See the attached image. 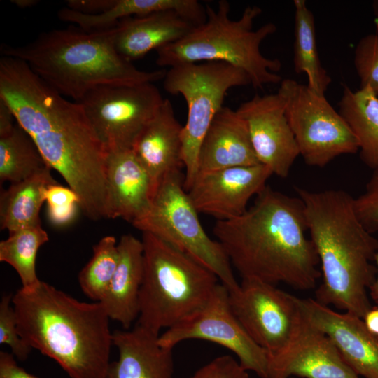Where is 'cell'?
<instances>
[{
	"instance_id": "1",
	"label": "cell",
	"mask_w": 378,
	"mask_h": 378,
	"mask_svg": "<svg viewBox=\"0 0 378 378\" xmlns=\"http://www.w3.org/2000/svg\"><path fill=\"white\" fill-rule=\"evenodd\" d=\"M0 99L76 192L83 214L94 220L111 218L108 153L81 104L58 93L24 61L6 56L0 58Z\"/></svg>"
},
{
	"instance_id": "2",
	"label": "cell",
	"mask_w": 378,
	"mask_h": 378,
	"mask_svg": "<svg viewBox=\"0 0 378 378\" xmlns=\"http://www.w3.org/2000/svg\"><path fill=\"white\" fill-rule=\"evenodd\" d=\"M302 200L267 186L240 216L217 220L214 234L242 279L299 290L315 287L321 272Z\"/></svg>"
},
{
	"instance_id": "3",
	"label": "cell",
	"mask_w": 378,
	"mask_h": 378,
	"mask_svg": "<svg viewBox=\"0 0 378 378\" xmlns=\"http://www.w3.org/2000/svg\"><path fill=\"white\" fill-rule=\"evenodd\" d=\"M302 200L309 238L323 281L316 300L363 318L372 307L368 290L377 268L371 262L378 239L359 220L354 197L340 189L312 191L295 187Z\"/></svg>"
},
{
	"instance_id": "4",
	"label": "cell",
	"mask_w": 378,
	"mask_h": 378,
	"mask_svg": "<svg viewBox=\"0 0 378 378\" xmlns=\"http://www.w3.org/2000/svg\"><path fill=\"white\" fill-rule=\"evenodd\" d=\"M20 335L55 360L71 378H105L113 332L99 302H80L41 281L12 298Z\"/></svg>"
},
{
	"instance_id": "5",
	"label": "cell",
	"mask_w": 378,
	"mask_h": 378,
	"mask_svg": "<svg viewBox=\"0 0 378 378\" xmlns=\"http://www.w3.org/2000/svg\"><path fill=\"white\" fill-rule=\"evenodd\" d=\"M114 35L115 28L88 31L69 27L43 32L25 46L2 44L0 52L24 61L50 87L76 102L98 86L163 80L167 70L142 71L122 57Z\"/></svg>"
},
{
	"instance_id": "6",
	"label": "cell",
	"mask_w": 378,
	"mask_h": 378,
	"mask_svg": "<svg viewBox=\"0 0 378 378\" xmlns=\"http://www.w3.org/2000/svg\"><path fill=\"white\" fill-rule=\"evenodd\" d=\"M206 20L180 40L158 49L156 63L172 67L198 62H224L244 71L255 89L277 84L282 78L279 59L265 57L260 45L276 31L272 22L253 29L261 8L247 6L237 20L230 17L228 1L220 0L217 8L206 6Z\"/></svg>"
},
{
	"instance_id": "7",
	"label": "cell",
	"mask_w": 378,
	"mask_h": 378,
	"mask_svg": "<svg viewBox=\"0 0 378 378\" xmlns=\"http://www.w3.org/2000/svg\"><path fill=\"white\" fill-rule=\"evenodd\" d=\"M144 275L136 325L160 335L201 309L219 284L192 257L149 232H142Z\"/></svg>"
},
{
	"instance_id": "8",
	"label": "cell",
	"mask_w": 378,
	"mask_h": 378,
	"mask_svg": "<svg viewBox=\"0 0 378 378\" xmlns=\"http://www.w3.org/2000/svg\"><path fill=\"white\" fill-rule=\"evenodd\" d=\"M198 211L184 188L181 171L166 175L158 183L147 211L132 225L149 232L187 253L213 272L228 292L239 284L219 241L204 231Z\"/></svg>"
},
{
	"instance_id": "9",
	"label": "cell",
	"mask_w": 378,
	"mask_h": 378,
	"mask_svg": "<svg viewBox=\"0 0 378 378\" xmlns=\"http://www.w3.org/2000/svg\"><path fill=\"white\" fill-rule=\"evenodd\" d=\"M251 85L243 70L224 62H198L170 67L163 88L172 94H181L188 106L183 127L182 158L186 169L184 188H190L197 172L202 141L217 113L223 106L227 91Z\"/></svg>"
},
{
	"instance_id": "10",
	"label": "cell",
	"mask_w": 378,
	"mask_h": 378,
	"mask_svg": "<svg viewBox=\"0 0 378 378\" xmlns=\"http://www.w3.org/2000/svg\"><path fill=\"white\" fill-rule=\"evenodd\" d=\"M277 93L307 164L324 167L338 156L358 151L354 133L325 94L290 78L282 80Z\"/></svg>"
},
{
	"instance_id": "11",
	"label": "cell",
	"mask_w": 378,
	"mask_h": 378,
	"mask_svg": "<svg viewBox=\"0 0 378 378\" xmlns=\"http://www.w3.org/2000/svg\"><path fill=\"white\" fill-rule=\"evenodd\" d=\"M164 99L152 83L105 85L78 102L106 151L132 149Z\"/></svg>"
},
{
	"instance_id": "12",
	"label": "cell",
	"mask_w": 378,
	"mask_h": 378,
	"mask_svg": "<svg viewBox=\"0 0 378 378\" xmlns=\"http://www.w3.org/2000/svg\"><path fill=\"white\" fill-rule=\"evenodd\" d=\"M229 302L246 333L268 356L290 344L303 318L298 297L257 279H242L229 292Z\"/></svg>"
},
{
	"instance_id": "13",
	"label": "cell",
	"mask_w": 378,
	"mask_h": 378,
	"mask_svg": "<svg viewBox=\"0 0 378 378\" xmlns=\"http://www.w3.org/2000/svg\"><path fill=\"white\" fill-rule=\"evenodd\" d=\"M198 339L218 344L232 352L241 367L267 378L268 355L246 333L233 314L229 292L219 283L207 302L190 316L158 337L163 347L173 349L181 342Z\"/></svg>"
},
{
	"instance_id": "14",
	"label": "cell",
	"mask_w": 378,
	"mask_h": 378,
	"mask_svg": "<svg viewBox=\"0 0 378 378\" xmlns=\"http://www.w3.org/2000/svg\"><path fill=\"white\" fill-rule=\"evenodd\" d=\"M236 111L247 125L259 162L272 174L286 178L300 152L282 98L277 92L255 94Z\"/></svg>"
},
{
	"instance_id": "15",
	"label": "cell",
	"mask_w": 378,
	"mask_h": 378,
	"mask_svg": "<svg viewBox=\"0 0 378 378\" xmlns=\"http://www.w3.org/2000/svg\"><path fill=\"white\" fill-rule=\"evenodd\" d=\"M272 175L262 164L199 172L187 192L198 213L227 220L246 211L250 199L267 186Z\"/></svg>"
},
{
	"instance_id": "16",
	"label": "cell",
	"mask_w": 378,
	"mask_h": 378,
	"mask_svg": "<svg viewBox=\"0 0 378 378\" xmlns=\"http://www.w3.org/2000/svg\"><path fill=\"white\" fill-rule=\"evenodd\" d=\"M302 317L290 344L268 356L267 378H359L332 341Z\"/></svg>"
},
{
	"instance_id": "17",
	"label": "cell",
	"mask_w": 378,
	"mask_h": 378,
	"mask_svg": "<svg viewBox=\"0 0 378 378\" xmlns=\"http://www.w3.org/2000/svg\"><path fill=\"white\" fill-rule=\"evenodd\" d=\"M304 318L334 343L346 364L359 377L378 378V337L363 318L339 313L311 298H298Z\"/></svg>"
},
{
	"instance_id": "18",
	"label": "cell",
	"mask_w": 378,
	"mask_h": 378,
	"mask_svg": "<svg viewBox=\"0 0 378 378\" xmlns=\"http://www.w3.org/2000/svg\"><path fill=\"white\" fill-rule=\"evenodd\" d=\"M106 179L111 218L132 223L149 208L155 187L132 149L107 152Z\"/></svg>"
},
{
	"instance_id": "19",
	"label": "cell",
	"mask_w": 378,
	"mask_h": 378,
	"mask_svg": "<svg viewBox=\"0 0 378 378\" xmlns=\"http://www.w3.org/2000/svg\"><path fill=\"white\" fill-rule=\"evenodd\" d=\"M158 337L136 324L113 332L118 358L110 363L105 378H174L173 349L160 345Z\"/></svg>"
},
{
	"instance_id": "20",
	"label": "cell",
	"mask_w": 378,
	"mask_h": 378,
	"mask_svg": "<svg viewBox=\"0 0 378 378\" xmlns=\"http://www.w3.org/2000/svg\"><path fill=\"white\" fill-rule=\"evenodd\" d=\"M258 164L245 121L236 110L223 106L202 141L198 172Z\"/></svg>"
},
{
	"instance_id": "21",
	"label": "cell",
	"mask_w": 378,
	"mask_h": 378,
	"mask_svg": "<svg viewBox=\"0 0 378 378\" xmlns=\"http://www.w3.org/2000/svg\"><path fill=\"white\" fill-rule=\"evenodd\" d=\"M183 127L175 117L171 102L164 99L134 145L132 150L149 174L155 190L163 177L184 167Z\"/></svg>"
},
{
	"instance_id": "22",
	"label": "cell",
	"mask_w": 378,
	"mask_h": 378,
	"mask_svg": "<svg viewBox=\"0 0 378 378\" xmlns=\"http://www.w3.org/2000/svg\"><path fill=\"white\" fill-rule=\"evenodd\" d=\"M195 26L172 12L130 17L121 20L115 27V46L120 55L132 62L180 40Z\"/></svg>"
},
{
	"instance_id": "23",
	"label": "cell",
	"mask_w": 378,
	"mask_h": 378,
	"mask_svg": "<svg viewBox=\"0 0 378 378\" xmlns=\"http://www.w3.org/2000/svg\"><path fill=\"white\" fill-rule=\"evenodd\" d=\"M118 263L109 286L99 302L109 318L130 328L139 314V293L144 275V246L132 234L118 243Z\"/></svg>"
},
{
	"instance_id": "24",
	"label": "cell",
	"mask_w": 378,
	"mask_h": 378,
	"mask_svg": "<svg viewBox=\"0 0 378 378\" xmlns=\"http://www.w3.org/2000/svg\"><path fill=\"white\" fill-rule=\"evenodd\" d=\"M338 108L357 140L360 160L378 168V96L367 87L352 90L344 85Z\"/></svg>"
},
{
	"instance_id": "25",
	"label": "cell",
	"mask_w": 378,
	"mask_h": 378,
	"mask_svg": "<svg viewBox=\"0 0 378 378\" xmlns=\"http://www.w3.org/2000/svg\"><path fill=\"white\" fill-rule=\"evenodd\" d=\"M46 169L24 181L11 183L0 195V227L9 232L41 225L39 213L47 187L57 183Z\"/></svg>"
},
{
	"instance_id": "26",
	"label": "cell",
	"mask_w": 378,
	"mask_h": 378,
	"mask_svg": "<svg viewBox=\"0 0 378 378\" xmlns=\"http://www.w3.org/2000/svg\"><path fill=\"white\" fill-rule=\"evenodd\" d=\"M293 5L295 71L305 74L309 88L317 93L325 94L332 79L320 60L314 14L304 0H294Z\"/></svg>"
},
{
	"instance_id": "27",
	"label": "cell",
	"mask_w": 378,
	"mask_h": 378,
	"mask_svg": "<svg viewBox=\"0 0 378 378\" xmlns=\"http://www.w3.org/2000/svg\"><path fill=\"white\" fill-rule=\"evenodd\" d=\"M48 169L34 140L18 122L10 133L0 136L1 183H18Z\"/></svg>"
},
{
	"instance_id": "28",
	"label": "cell",
	"mask_w": 378,
	"mask_h": 378,
	"mask_svg": "<svg viewBox=\"0 0 378 378\" xmlns=\"http://www.w3.org/2000/svg\"><path fill=\"white\" fill-rule=\"evenodd\" d=\"M49 240L41 225L9 232L0 242V261L10 265L18 273L22 288L32 290L41 283L36 271L38 251Z\"/></svg>"
},
{
	"instance_id": "29",
	"label": "cell",
	"mask_w": 378,
	"mask_h": 378,
	"mask_svg": "<svg viewBox=\"0 0 378 378\" xmlns=\"http://www.w3.org/2000/svg\"><path fill=\"white\" fill-rule=\"evenodd\" d=\"M118 243L113 236L102 237L93 246V254L78 274L80 287L94 302H100L113 277L118 263Z\"/></svg>"
},
{
	"instance_id": "30",
	"label": "cell",
	"mask_w": 378,
	"mask_h": 378,
	"mask_svg": "<svg viewBox=\"0 0 378 378\" xmlns=\"http://www.w3.org/2000/svg\"><path fill=\"white\" fill-rule=\"evenodd\" d=\"M47 215L55 225L64 226L74 220L80 200L76 192L69 187L55 183L49 185L45 192Z\"/></svg>"
},
{
	"instance_id": "31",
	"label": "cell",
	"mask_w": 378,
	"mask_h": 378,
	"mask_svg": "<svg viewBox=\"0 0 378 378\" xmlns=\"http://www.w3.org/2000/svg\"><path fill=\"white\" fill-rule=\"evenodd\" d=\"M354 64L360 87L371 89L378 96V34L363 36L357 43Z\"/></svg>"
},
{
	"instance_id": "32",
	"label": "cell",
	"mask_w": 378,
	"mask_h": 378,
	"mask_svg": "<svg viewBox=\"0 0 378 378\" xmlns=\"http://www.w3.org/2000/svg\"><path fill=\"white\" fill-rule=\"evenodd\" d=\"M11 294L4 295L0 301V344H6L11 354L20 360H25L32 348L19 334Z\"/></svg>"
},
{
	"instance_id": "33",
	"label": "cell",
	"mask_w": 378,
	"mask_h": 378,
	"mask_svg": "<svg viewBox=\"0 0 378 378\" xmlns=\"http://www.w3.org/2000/svg\"><path fill=\"white\" fill-rule=\"evenodd\" d=\"M354 207L368 231L372 234L378 231V168L373 169L364 192L354 197Z\"/></svg>"
},
{
	"instance_id": "34",
	"label": "cell",
	"mask_w": 378,
	"mask_h": 378,
	"mask_svg": "<svg viewBox=\"0 0 378 378\" xmlns=\"http://www.w3.org/2000/svg\"><path fill=\"white\" fill-rule=\"evenodd\" d=\"M189 378H249V376L238 360L230 355H223L204 365Z\"/></svg>"
},
{
	"instance_id": "35",
	"label": "cell",
	"mask_w": 378,
	"mask_h": 378,
	"mask_svg": "<svg viewBox=\"0 0 378 378\" xmlns=\"http://www.w3.org/2000/svg\"><path fill=\"white\" fill-rule=\"evenodd\" d=\"M116 0H69L67 8L88 14H101L109 10Z\"/></svg>"
},
{
	"instance_id": "36",
	"label": "cell",
	"mask_w": 378,
	"mask_h": 378,
	"mask_svg": "<svg viewBox=\"0 0 378 378\" xmlns=\"http://www.w3.org/2000/svg\"><path fill=\"white\" fill-rule=\"evenodd\" d=\"M0 378H38L20 367L15 356L6 351L0 352Z\"/></svg>"
},
{
	"instance_id": "37",
	"label": "cell",
	"mask_w": 378,
	"mask_h": 378,
	"mask_svg": "<svg viewBox=\"0 0 378 378\" xmlns=\"http://www.w3.org/2000/svg\"><path fill=\"white\" fill-rule=\"evenodd\" d=\"M16 123V119L10 108L0 99V136L10 133Z\"/></svg>"
},
{
	"instance_id": "38",
	"label": "cell",
	"mask_w": 378,
	"mask_h": 378,
	"mask_svg": "<svg viewBox=\"0 0 378 378\" xmlns=\"http://www.w3.org/2000/svg\"><path fill=\"white\" fill-rule=\"evenodd\" d=\"M368 330L378 337V307H372L363 318Z\"/></svg>"
},
{
	"instance_id": "39",
	"label": "cell",
	"mask_w": 378,
	"mask_h": 378,
	"mask_svg": "<svg viewBox=\"0 0 378 378\" xmlns=\"http://www.w3.org/2000/svg\"><path fill=\"white\" fill-rule=\"evenodd\" d=\"M374 261L376 263L377 275L376 278L369 288L370 295L371 298L377 303H378V250L374 255Z\"/></svg>"
},
{
	"instance_id": "40",
	"label": "cell",
	"mask_w": 378,
	"mask_h": 378,
	"mask_svg": "<svg viewBox=\"0 0 378 378\" xmlns=\"http://www.w3.org/2000/svg\"><path fill=\"white\" fill-rule=\"evenodd\" d=\"M11 2L22 9L31 8L36 6L38 1L37 0H12Z\"/></svg>"
},
{
	"instance_id": "41",
	"label": "cell",
	"mask_w": 378,
	"mask_h": 378,
	"mask_svg": "<svg viewBox=\"0 0 378 378\" xmlns=\"http://www.w3.org/2000/svg\"><path fill=\"white\" fill-rule=\"evenodd\" d=\"M372 8L375 16V22L378 26V0L374 1L372 3Z\"/></svg>"
},
{
	"instance_id": "42",
	"label": "cell",
	"mask_w": 378,
	"mask_h": 378,
	"mask_svg": "<svg viewBox=\"0 0 378 378\" xmlns=\"http://www.w3.org/2000/svg\"><path fill=\"white\" fill-rule=\"evenodd\" d=\"M291 378H298V377H291Z\"/></svg>"
}]
</instances>
